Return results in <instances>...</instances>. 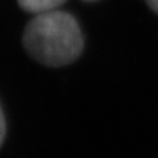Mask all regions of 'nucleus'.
Masks as SVG:
<instances>
[{"mask_svg": "<svg viewBox=\"0 0 158 158\" xmlns=\"http://www.w3.org/2000/svg\"><path fill=\"white\" fill-rule=\"evenodd\" d=\"M65 0H18L21 8L33 14H42L54 11L56 7L61 6Z\"/></svg>", "mask_w": 158, "mask_h": 158, "instance_id": "f03ea898", "label": "nucleus"}, {"mask_svg": "<svg viewBox=\"0 0 158 158\" xmlns=\"http://www.w3.org/2000/svg\"><path fill=\"white\" fill-rule=\"evenodd\" d=\"M4 136H6V119H4V115H3L2 107H0V146L3 144Z\"/></svg>", "mask_w": 158, "mask_h": 158, "instance_id": "7ed1b4c3", "label": "nucleus"}, {"mask_svg": "<svg viewBox=\"0 0 158 158\" xmlns=\"http://www.w3.org/2000/svg\"><path fill=\"white\" fill-rule=\"evenodd\" d=\"M83 44L78 21L63 11L38 14L24 31V46L28 54L47 67L71 64L81 56Z\"/></svg>", "mask_w": 158, "mask_h": 158, "instance_id": "f257e3e1", "label": "nucleus"}, {"mask_svg": "<svg viewBox=\"0 0 158 158\" xmlns=\"http://www.w3.org/2000/svg\"><path fill=\"white\" fill-rule=\"evenodd\" d=\"M86 2H94V0H86Z\"/></svg>", "mask_w": 158, "mask_h": 158, "instance_id": "39448f33", "label": "nucleus"}, {"mask_svg": "<svg viewBox=\"0 0 158 158\" xmlns=\"http://www.w3.org/2000/svg\"><path fill=\"white\" fill-rule=\"evenodd\" d=\"M146 3H147L148 7H150L154 13L158 14V0H146Z\"/></svg>", "mask_w": 158, "mask_h": 158, "instance_id": "20e7f679", "label": "nucleus"}]
</instances>
